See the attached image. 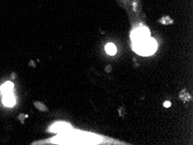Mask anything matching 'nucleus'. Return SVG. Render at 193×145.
<instances>
[{"label":"nucleus","instance_id":"f257e3e1","mask_svg":"<svg viewBox=\"0 0 193 145\" xmlns=\"http://www.w3.org/2000/svg\"><path fill=\"white\" fill-rule=\"evenodd\" d=\"M157 47V42L151 37L138 42H133V51L140 56L153 55L156 51Z\"/></svg>","mask_w":193,"mask_h":145},{"label":"nucleus","instance_id":"f03ea898","mask_svg":"<svg viewBox=\"0 0 193 145\" xmlns=\"http://www.w3.org/2000/svg\"><path fill=\"white\" fill-rule=\"evenodd\" d=\"M150 37V31L146 27L140 26L139 28H136L133 30L131 34V38L133 42H138V41L144 40Z\"/></svg>","mask_w":193,"mask_h":145},{"label":"nucleus","instance_id":"7ed1b4c3","mask_svg":"<svg viewBox=\"0 0 193 145\" xmlns=\"http://www.w3.org/2000/svg\"><path fill=\"white\" fill-rule=\"evenodd\" d=\"M3 103H4V104L8 106V107H12L16 103L15 97L13 96V94L12 92L6 93L3 97Z\"/></svg>","mask_w":193,"mask_h":145},{"label":"nucleus","instance_id":"20e7f679","mask_svg":"<svg viewBox=\"0 0 193 145\" xmlns=\"http://www.w3.org/2000/svg\"><path fill=\"white\" fill-rule=\"evenodd\" d=\"M69 128H70V126L68 125V124H66V123L58 122V123L54 124V125L50 128V130H51V131H55V132H63V131L68 129Z\"/></svg>","mask_w":193,"mask_h":145},{"label":"nucleus","instance_id":"39448f33","mask_svg":"<svg viewBox=\"0 0 193 145\" xmlns=\"http://www.w3.org/2000/svg\"><path fill=\"white\" fill-rule=\"evenodd\" d=\"M14 88L13 83L11 82H7L5 83H4L1 87V92L3 94H6V93H11Z\"/></svg>","mask_w":193,"mask_h":145},{"label":"nucleus","instance_id":"423d86ee","mask_svg":"<svg viewBox=\"0 0 193 145\" xmlns=\"http://www.w3.org/2000/svg\"><path fill=\"white\" fill-rule=\"evenodd\" d=\"M106 51L108 54L111 55V56H114L116 54V51H117V49H116V46L114 45V44L112 43H109L106 45Z\"/></svg>","mask_w":193,"mask_h":145},{"label":"nucleus","instance_id":"0eeeda50","mask_svg":"<svg viewBox=\"0 0 193 145\" xmlns=\"http://www.w3.org/2000/svg\"><path fill=\"white\" fill-rule=\"evenodd\" d=\"M170 106H171L170 102L166 101V102H165V103H164V107H165V108H168V107H170Z\"/></svg>","mask_w":193,"mask_h":145}]
</instances>
